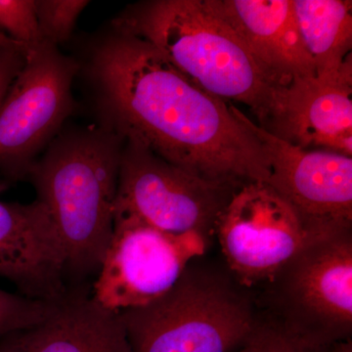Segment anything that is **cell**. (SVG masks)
<instances>
[{
  "label": "cell",
  "mask_w": 352,
  "mask_h": 352,
  "mask_svg": "<svg viewBox=\"0 0 352 352\" xmlns=\"http://www.w3.org/2000/svg\"><path fill=\"white\" fill-rule=\"evenodd\" d=\"M0 47H23L19 43H15L9 36H7L4 32L0 31Z\"/></svg>",
  "instance_id": "cell-23"
},
{
  "label": "cell",
  "mask_w": 352,
  "mask_h": 352,
  "mask_svg": "<svg viewBox=\"0 0 352 352\" xmlns=\"http://www.w3.org/2000/svg\"><path fill=\"white\" fill-rule=\"evenodd\" d=\"M195 233L171 235L131 217H115L113 233L91 296L119 314L143 307L176 284L190 263L207 252Z\"/></svg>",
  "instance_id": "cell-9"
},
{
  "label": "cell",
  "mask_w": 352,
  "mask_h": 352,
  "mask_svg": "<svg viewBox=\"0 0 352 352\" xmlns=\"http://www.w3.org/2000/svg\"><path fill=\"white\" fill-rule=\"evenodd\" d=\"M261 289L263 320L305 346L351 340L352 230L308 245Z\"/></svg>",
  "instance_id": "cell-5"
},
{
  "label": "cell",
  "mask_w": 352,
  "mask_h": 352,
  "mask_svg": "<svg viewBox=\"0 0 352 352\" xmlns=\"http://www.w3.org/2000/svg\"><path fill=\"white\" fill-rule=\"evenodd\" d=\"M303 44L316 76L342 68L351 56L352 2L347 0H293Z\"/></svg>",
  "instance_id": "cell-15"
},
{
  "label": "cell",
  "mask_w": 352,
  "mask_h": 352,
  "mask_svg": "<svg viewBox=\"0 0 352 352\" xmlns=\"http://www.w3.org/2000/svg\"><path fill=\"white\" fill-rule=\"evenodd\" d=\"M0 277L39 302L56 305L68 295L63 249L41 201H0Z\"/></svg>",
  "instance_id": "cell-12"
},
{
  "label": "cell",
  "mask_w": 352,
  "mask_h": 352,
  "mask_svg": "<svg viewBox=\"0 0 352 352\" xmlns=\"http://www.w3.org/2000/svg\"><path fill=\"white\" fill-rule=\"evenodd\" d=\"M25 60V48L0 47V104L24 66Z\"/></svg>",
  "instance_id": "cell-20"
},
{
  "label": "cell",
  "mask_w": 352,
  "mask_h": 352,
  "mask_svg": "<svg viewBox=\"0 0 352 352\" xmlns=\"http://www.w3.org/2000/svg\"><path fill=\"white\" fill-rule=\"evenodd\" d=\"M89 3L87 0H34L43 41L56 46L68 41L76 21Z\"/></svg>",
  "instance_id": "cell-16"
},
{
  "label": "cell",
  "mask_w": 352,
  "mask_h": 352,
  "mask_svg": "<svg viewBox=\"0 0 352 352\" xmlns=\"http://www.w3.org/2000/svg\"><path fill=\"white\" fill-rule=\"evenodd\" d=\"M231 112L263 145L268 160L266 183L319 232L352 230V157L302 149L252 122L236 106Z\"/></svg>",
  "instance_id": "cell-10"
},
{
  "label": "cell",
  "mask_w": 352,
  "mask_h": 352,
  "mask_svg": "<svg viewBox=\"0 0 352 352\" xmlns=\"http://www.w3.org/2000/svg\"><path fill=\"white\" fill-rule=\"evenodd\" d=\"M87 72L101 124L208 182H266L263 145L230 105L197 87L151 44L112 28L90 50Z\"/></svg>",
  "instance_id": "cell-1"
},
{
  "label": "cell",
  "mask_w": 352,
  "mask_h": 352,
  "mask_svg": "<svg viewBox=\"0 0 352 352\" xmlns=\"http://www.w3.org/2000/svg\"><path fill=\"white\" fill-rule=\"evenodd\" d=\"M321 349H310L302 342L266 323L263 320L258 331L244 347L237 352H320Z\"/></svg>",
  "instance_id": "cell-19"
},
{
  "label": "cell",
  "mask_w": 352,
  "mask_h": 352,
  "mask_svg": "<svg viewBox=\"0 0 352 352\" xmlns=\"http://www.w3.org/2000/svg\"><path fill=\"white\" fill-rule=\"evenodd\" d=\"M197 261L161 298L119 312L132 352H237L258 331L251 292Z\"/></svg>",
  "instance_id": "cell-4"
},
{
  "label": "cell",
  "mask_w": 352,
  "mask_h": 352,
  "mask_svg": "<svg viewBox=\"0 0 352 352\" xmlns=\"http://www.w3.org/2000/svg\"><path fill=\"white\" fill-rule=\"evenodd\" d=\"M279 87L316 76L303 44L293 0H208Z\"/></svg>",
  "instance_id": "cell-13"
},
{
  "label": "cell",
  "mask_w": 352,
  "mask_h": 352,
  "mask_svg": "<svg viewBox=\"0 0 352 352\" xmlns=\"http://www.w3.org/2000/svg\"><path fill=\"white\" fill-rule=\"evenodd\" d=\"M0 31L25 50L43 41L34 0H0Z\"/></svg>",
  "instance_id": "cell-18"
},
{
  "label": "cell",
  "mask_w": 352,
  "mask_h": 352,
  "mask_svg": "<svg viewBox=\"0 0 352 352\" xmlns=\"http://www.w3.org/2000/svg\"><path fill=\"white\" fill-rule=\"evenodd\" d=\"M28 352H132L119 314L102 307L91 289H69L43 323L18 332Z\"/></svg>",
  "instance_id": "cell-14"
},
{
  "label": "cell",
  "mask_w": 352,
  "mask_h": 352,
  "mask_svg": "<svg viewBox=\"0 0 352 352\" xmlns=\"http://www.w3.org/2000/svg\"><path fill=\"white\" fill-rule=\"evenodd\" d=\"M320 352H352V340H342L332 346L322 349Z\"/></svg>",
  "instance_id": "cell-22"
},
{
  "label": "cell",
  "mask_w": 352,
  "mask_h": 352,
  "mask_svg": "<svg viewBox=\"0 0 352 352\" xmlns=\"http://www.w3.org/2000/svg\"><path fill=\"white\" fill-rule=\"evenodd\" d=\"M236 188L208 182L124 138L115 217H131L171 235L210 242Z\"/></svg>",
  "instance_id": "cell-6"
},
{
  "label": "cell",
  "mask_w": 352,
  "mask_h": 352,
  "mask_svg": "<svg viewBox=\"0 0 352 352\" xmlns=\"http://www.w3.org/2000/svg\"><path fill=\"white\" fill-rule=\"evenodd\" d=\"M80 65L41 41L25 50L24 66L0 104V173L18 182L63 129L76 108Z\"/></svg>",
  "instance_id": "cell-7"
},
{
  "label": "cell",
  "mask_w": 352,
  "mask_h": 352,
  "mask_svg": "<svg viewBox=\"0 0 352 352\" xmlns=\"http://www.w3.org/2000/svg\"><path fill=\"white\" fill-rule=\"evenodd\" d=\"M302 149L352 157V59L336 73L292 80L263 127Z\"/></svg>",
  "instance_id": "cell-11"
},
{
  "label": "cell",
  "mask_w": 352,
  "mask_h": 352,
  "mask_svg": "<svg viewBox=\"0 0 352 352\" xmlns=\"http://www.w3.org/2000/svg\"><path fill=\"white\" fill-rule=\"evenodd\" d=\"M112 25L143 39L197 87L247 106L267 124L282 88L275 85L208 0H150L127 6Z\"/></svg>",
  "instance_id": "cell-3"
},
{
  "label": "cell",
  "mask_w": 352,
  "mask_h": 352,
  "mask_svg": "<svg viewBox=\"0 0 352 352\" xmlns=\"http://www.w3.org/2000/svg\"><path fill=\"white\" fill-rule=\"evenodd\" d=\"M58 303L39 302L0 289V339L43 323Z\"/></svg>",
  "instance_id": "cell-17"
},
{
  "label": "cell",
  "mask_w": 352,
  "mask_h": 352,
  "mask_svg": "<svg viewBox=\"0 0 352 352\" xmlns=\"http://www.w3.org/2000/svg\"><path fill=\"white\" fill-rule=\"evenodd\" d=\"M0 352H28L18 337V332L0 339Z\"/></svg>",
  "instance_id": "cell-21"
},
{
  "label": "cell",
  "mask_w": 352,
  "mask_h": 352,
  "mask_svg": "<svg viewBox=\"0 0 352 352\" xmlns=\"http://www.w3.org/2000/svg\"><path fill=\"white\" fill-rule=\"evenodd\" d=\"M215 235L229 274L249 291L270 282L308 245L332 236L308 226L263 182L236 190L219 217Z\"/></svg>",
  "instance_id": "cell-8"
},
{
  "label": "cell",
  "mask_w": 352,
  "mask_h": 352,
  "mask_svg": "<svg viewBox=\"0 0 352 352\" xmlns=\"http://www.w3.org/2000/svg\"><path fill=\"white\" fill-rule=\"evenodd\" d=\"M122 145L101 122L61 131L29 171L61 243L68 289L91 288L100 270L113 237Z\"/></svg>",
  "instance_id": "cell-2"
}]
</instances>
